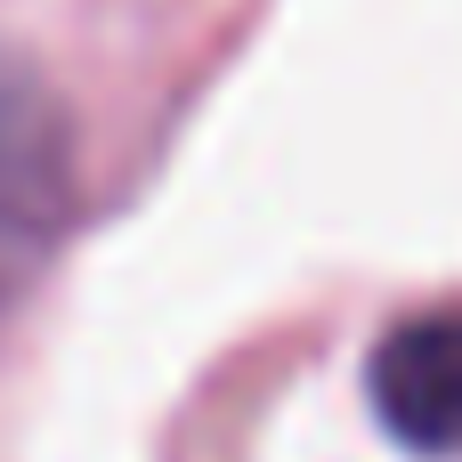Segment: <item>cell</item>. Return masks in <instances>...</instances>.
<instances>
[{
	"label": "cell",
	"mask_w": 462,
	"mask_h": 462,
	"mask_svg": "<svg viewBox=\"0 0 462 462\" xmlns=\"http://www.w3.org/2000/svg\"><path fill=\"white\" fill-rule=\"evenodd\" d=\"M81 211V138L41 57L0 41V325L41 284Z\"/></svg>",
	"instance_id": "1"
},
{
	"label": "cell",
	"mask_w": 462,
	"mask_h": 462,
	"mask_svg": "<svg viewBox=\"0 0 462 462\" xmlns=\"http://www.w3.org/2000/svg\"><path fill=\"white\" fill-rule=\"evenodd\" d=\"M374 422L422 462L462 455V300L398 317L365 357Z\"/></svg>",
	"instance_id": "2"
}]
</instances>
